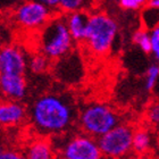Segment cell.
I'll return each mask as SVG.
<instances>
[{"mask_svg": "<svg viewBox=\"0 0 159 159\" xmlns=\"http://www.w3.org/2000/svg\"><path fill=\"white\" fill-rule=\"evenodd\" d=\"M151 1H155V0H148V2H151Z\"/></svg>", "mask_w": 159, "mask_h": 159, "instance_id": "26", "label": "cell"}, {"mask_svg": "<svg viewBox=\"0 0 159 159\" xmlns=\"http://www.w3.org/2000/svg\"><path fill=\"white\" fill-rule=\"evenodd\" d=\"M67 26L73 37L75 43H84L86 37V30L89 24L90 14L88 10H77L70 14H65Z\"/></svg>", "mask_w": 159, "mask_h": 159, "instance_id": "11", "label": "cell"}, {"mask_svg": "<svg viewBox=\"0 0 159 159\" xmlns=\"http://www.w3.org/2000/svg\"><path fill=\"white\" fill-rule=\"evenodd\" d=\"M56 149L65 159H99L102 156L97 139L83 132L67 138Z\"/></svg>", "mask_w": 159, "mask_h": 159, "instance_id": "7", "label": "cell"}, {"mask_svg": "<svg viewBox=\"0 0 159 159\" xmlns=\"http://www.w3.org/2000/svg\"><path fill=\"white\" fill-rule=\"evenodd\" d=\"M118 32V25L103 11L90 14L84 44L97 56L106 55L113 47Z\"/></svg>", "mask_w": 159, "mask_h": 159, "instance_id": "3", "label": "cell"}, {"mask_svg": "<svg viewBox=\"0 0 159 159\" xmlns=\"http://www.w3.org/2000/svg\"><path fill=\"white\" fill-rule=\"evenodd\" d=\"M143 25L148 30H152L153 27L159 24V9L156 7L147 5L142 11Z\"/></svg>", "mask_w": 159, "mask_h": 159, "instance_id": "17", "label": "cell"}, {"mask_svg": "<svg viewBox=\"0 0 159 159\" xmlns=\"http://www.w3.org/2000/svg\"><path fill=\"white\" fill-rule=\"evenodd\" d=\"M151 143H152V136L148 129H136L134 131V135H133L132 152H134L138 156L146 155L151 148Z\"/></svg>", "mask_w": 159, "mask_h": 159, "instance_id": "13", "label": "cell"}, {"mask_svg": "<svg viewBox=\"0 0 159 159\" xmlns=\"http://www.w3.org/2000/svg\"><path fill=\"white\" fill-rule=\"evenodd\" d=\"M57 11L37 0H25L14 10L13 18L17 26L27 31H40Z\"/></svg>", "mask_w": 159, "mask_h": 159, "instance_id": "6", "label": "cell"}, {"mask_svg": "<svg viewBox=\"0 0 159 159\" xmlns=\"http://www.w3.org/2000/svg\"><path fill=\"white\" fill-rule=\"evenodd\" d=\"M148 5H150V6H152V7H156V8H158L159 9V0H155V1L148 2Z\"/></svg>", "mask_w": 159, "mask_h": 159, "instance_id": "25", "label": "cell"}, {"mask_svg": "<svg viewBox=\"0 0 159 159\" xmlns=\"http://www.w3.org/2000/svg\"><path fill=\"white\" fill-rule=\"evenodd\" d=\"M77 120L81 131L94 139L100 138L119 124L116 111L100 102H93L83 107L77 115Z\"/></svg>", "mask_w": 159, "mask_h": 159, "instance_id": "4", "label": "cell"}, {"mask_svg": "<svg viewBox=\"0 0 159 159\" xmlns=\"http://www.w3.org/2000/svg\"><path fill=\"white\" fill-rule=\"evenodd\" d=\"M29 67V59L20 47L9 44L0 51V74L24 75Z\"/></svg>", "mask_w": 159, "mask_h": 159, "instance_id": "8", "label": "cell"}, {"mask_svg": "<svg viewBox=\"0 0 159 159\" xmlns=\"http://www.w3.org/2000/svg\"><path fill=\"white\" fill-rule=\"evenodd\" d=\"M76 118L72 100L66 94L47 93L39 97L30 110V120L40 135L58 136L70 129Z\"/></svg>", "mask_w": 159, "mask_h": 159, "instance_id": "1", "label": "cell"}, {"mask_svg": "<svg viewBox=\"0 0 159 159\" xmlns=\"http://www.w3.org/2000/svg\"><path fill=\"white\" fill-rule=\"evenodd\" d=\"M92 5V0H60L59 13L70 14L77 10H88Z\"/></svg>", "mask_w": 159, "mask_h": 159, "instance_id": "16", "label": "cell"}, {"mask_svg": "<svg viewBox=\"0 0 159 159\" xmlns=\"http://www.w3.org/2000/svg\"><path fill=\"white\" fill-rule=\"evenodd\" d=\"M158 77H159V64L150 65L146 72V81H144V88H146L147 91H151L156 86Z\"/></svg>", "mask_w": 159, "mask_h": 159, "instance_id": "18", "label": "cell"}, {"mask_svg": "<svg viewBox=\"0 0 159 159\" xmlns=\"http://www.w3.org/2000/svg\"><path fill=\"white\" fill-rule=\"evenodd\" d=\"M50 58L47 57L41 51L34 53L33 56L29 59V68L34 74H42L46 73L50 67Z\"/></svg>", "mask_w": 159, "mask_h": 159, "instance_id": "14", "label": "cell"}, {"mask_svg": "<svg viewBox=\"0 0 159 159\" xmlns=\"http://www.w3.org/2000/svg\"><path fill=\"white\" fill-rule=\"evenodd\" d=\"M25 155L29 159H51L56 152L52 142L46 139H38L27 146Z\"/></svg>", "mask_w": 159, "mask_h": 159, "instance_id": "12", "label": "cell"}, {"mask_svg": "<svg viewBox=\"0 0 159 159\" xmlns=\"http://www.w3.org/2000/svg\"><path fill=\"white\" fill-rule=\"evenodd\" d=\"M118 3L125 10H141L148 5V0H118Z\"/></svg>", "mask_w": 159, "mask_h": 159, "instance_id": "20", "label": "cell"}, {"mask_svg": "<svg viewBox=\"0 0 159 159\" xmlns=\"http://www.w3.org/2000/svg\"><path fill=\"white\" fill-rule=\"evenodd\" d=\"M133 42L142 50L143 52L151 53L152 52V42H151V38H150V32L148 29L142 27L139 29L138 31L134 32L133 34Z\"/></svg>", "mask_w": 159, "mask_h": 159, "instance_id": "15", "label": "cell"}, {"mask_svg": "<svg viewBox=\"0 0 159 159\" xmlns=\"http://www.w3.org/2000/svg\"><path fill=\"white\" fill-rule=\"evenodd\" d=\"M150 38H151V42H152V48L159 44V24L153 27L152 30H150Z\"/></svg>", "mask_w": 159, "mask_h": 159, "instance_id": "23", "label": "cell"}, {"mask_svg": "<svg viewBox=\"0 0 159 159\" xmlns=\"http://www.w3.org/2000/svg\"><path fill=\"white\" fill-rule=\"evenodd\" d=\"M23 156L14 150H2L0 152V159H20Z\"/></svg>", "mask_w": 159, "mask_h": 159, "instance_id": "21", "label": "cell"}, {"mask_svg": "<svg viewBox=\"0 0 159 159\" xmlns=\"http://www.w3.org/2000/svg\"><path fill=\"white\" fill-rule=\"evenodd\" d=\"M37 1L43 3V5H46L47 7L51 8V9L55 10V11H58V10H59L60 0H37Z\"/></svg>", "mask_w": 159, "mask_h": 159, "instance_id": "22", "label": "cell"}, {"mask_svg": "<svg viewBox=\"0 0 159 159\" xmlns=\"http://www.w3.org/2000/svg\"><path fill=\"white\" fill-rule=\"evenodd\" d=\"M155 56V59L157 61H159V44H157L156 47H153L152 48V52H151Z\"/></svg>", "mask_w": 159, "mask_h": 159, "instance_id": "24", "label": "cell"}, {"mask_svg": "<svg viewBox=\"0 0 159 159\" xmlns=\"http://www.w3.org/2000/svg\"><path fill=\"white\" fill-rule=\"evenodd\" d=\"M134 129L127 124H117L97 139L100 151L106 158H122L132 151Z\"/></svg>", "mask_w": 159, "mask_h": 159, "instance_id": "5", "label": "cell"}, {"mask_svg": "<svg viewBox=\"0 0 159 159\" xmlns=\"http://www.w3.org/2000/svg\"><path fill=\"white\" fill-rule=\"evenodd\" d=\"M26 108L17 100L5 99L0 105V124L6 127L17 126L26 118Z\"/></svg>", "mask_w": 159, "mask_h": 159, "instance_id": "10", "label": "cell"}, {"mask_svg": "<svg viewBox=\"0 0 159 159\" xmlns=\"http://www.w3.org/2000/svg\"><path fill=\"white\" fill-rule=\"evenodd\" d=\"M0 89L5 99L20 101L26 96V80L24 75L0 74Z\"/></svg>", "mask_w": 159, "mask_h": 159, "instance_id": "9", "label": "cell"}, {"mask_svg": "<svg viewBox=\"0 0 159 159\" xmlns=\"http://www.w3.org/2000/svg\"><path fill=\"white\" fill-rule=\"evenodd\" d=\"M73 37L67 26L65 14H56L39 31V51L51 60H58L72 51L74 47Z\"/></svg>", "mask_w": 159, "mask_h": 159, "instance_id": "2", "label": "cell"}, {"mask_svg": "<svg viewBox=\"0 0 159 159\" xmlns=\"http://www.w3.org/2000/svg\"><path fill=\"white\" fill-rule=\"evenodd\" d=\"M147 119L153 127L159 129V101H155L148 107Z\"/></svg>", "mask_w": 159, "mask_h": 159, "instance_id": "19", "label": "cell"}]
</instances>
